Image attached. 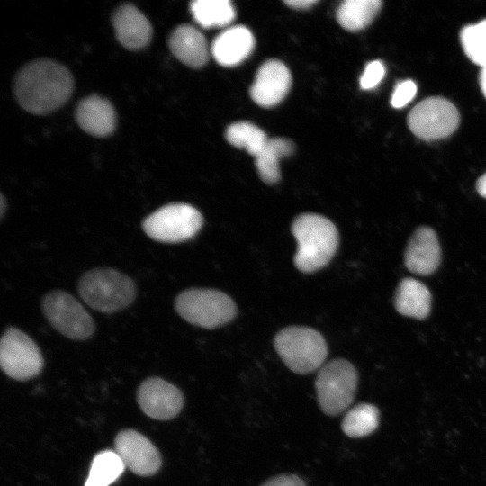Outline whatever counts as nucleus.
Segmentation results:
<instances>
[{"label":"nucleus","instance_id":"obj_26","mask_svg":"<svg viewBox=\"0 0 486 486\" xmlns=\"http://www.w3.org/2000/svg\"><path fill=\"white\" fill-rule=\"evenodd\" d=\"M461 42L466 56L482 68L486 66V19L464 27Z\"/></svg>","mask_w":486,"mask_h":486},{"label":"nucleus","instance_id":"obj_8","mask_svg":"<svg viewBox=\"0 0 486 486\" xmlns=\"http://www.w3.org/2000/svg\"><path fill=\"white\" fill-rule=\"evenodd\" d=\"M42 312L58 332L70 339L85 340L94 331L91 315L67 292L56 290L47 293L42 300Z\"/></svg>","mask_w":486,"mask_h":486},{"label":"nucleus","instance_id":"obj_7","mask_svg":"<svg viewBox=\"0 0 486 486\" xmlns=\"http://www.w3.org/2000/svg\"><path fill=\"white\" fill-rule=\"evenodd\" d=\"M202 216L194 206L182 203L164 205L144 219L142 228L152 239L179 243L194 237L202 226Z\"/></svg>","mask_w":486,"mask_h":486},{"label":"nucleus","instance_id":"obj_23","mask_svg":"<svg viewBox=\"0 0 486 486\" xmlns=\"http://www.w3.org/2000/svg\"><path fill=\"white\" fill-rule=\"evenodd\" d=\"M125 465L115 451L105 450L93 459L85 486H109L123 472Z\"/></svg>","mask_w":486,"mask_h":486},{"label":"nucleus","instance_id":"obj_24","mask_svg":"<svg viewBox=\"0 0 486 486\" xmlns=\"http://www.w3.org/2000/svg\"><path fill=\"white\" fill-rule=\"evenodd\" d=\"M379 418V410L375 406L361 403L346 414L341 428L350 437L366 436L377 428Z\"/></svg>","mask_w":486,"mask_h":486},{"label":"nucleus","instance_id":"obj_6","mask_svg":"<svg viewBox=\"0 0 486 486\" xmlns=\"http://www.w3.org/2000/svg\"><path fill=\"white\" fill-rule=\"evenodd\" d=\"M357 382V371L347 360L334 359L323 364L315 382L323 412L335 416L344 411L354 400Z\"/></svg>","mask_w":486,"mask_h":486},{"label":"nucleus","instance_id":"obj_28","mask_svg":"<svg viewBox=\"0 0 486 486\" xmlns=\"http://www.w3.org/2000/svg\"><path fill=\"white\" fill-rule=\"evenodd\" d=\"M416 93L417 86L413 81H402L396 86L391 104L394 108H401L414 98Z\"/></svg>","mask_w":486,"mask_h":486},{"label":"nucleus","instance_id":"obj_31","mask_svg":"<svg viewBox=\"0 0 486 486\" xmlns=\"http://www.w3.org/2000/svg\"><path fill=\"white\" fill-rule=\"evenodd\" d=\"M476 189L481 196L486 198V173L478 179Z\"/></svg>","mask_w":486,"mask_h":486},{"label":"nucleus","instance_id":"obj_12","mask_svg":"<svg viewBox=\"0 0 486 486\" xmlns=\"http://www.w3.org/2000/svg\"><path fill=\"white\" fill-rule=\"evenodd\" d=\"M115 452L125 467L140 476L156 473L161 466V456L156 446L136 430L121 431L115 438Z\"/></svg>","mask_w":486,"mask_h":486},{"label":"nucleus","instance_id":"obj_32","mask_svg":"<svg viewBox=\"0 0 486 486\" xmlns=\"http://www.w3.org/2000/svg\"><path fill=\"white\" fill-rule=\"evenodd\" d=\"M480 86L483 92V94L486 97V66L482 68V70L480 73Z\"/></svg>","mask_w":486,"mask_h":486},{"label":"nucleus","instance_id":"obj_30","mask_svg":"<svg viewBox=\"0 0 486 486\" xmlns=\"http://www.w3.org/2000/svg\"><path fill=\"white\" fill-rule=\"evenodd\" d=\"M318 1L316 0H287L284 1V3L297 10H305L310 8L313 4H315Z\"/></svg>","mask_w":486,"mask_h":486},{"label":"nucleus","instance_id":"obj_3","mask_svg":"<svg viewBox=\"0 0 486 486\" xmlns=\"http://www.w3.org/2000/svg\"><path fill=\"white\" fill-rule=\"evenodd\" d=\"M77 292L89 307L110 314L132 303L136 285L130 277L117 270L94 268L81 276Z\"/></svg>","mask_w":486,"mask_h":486},{"label":"nucleus","instance_id":"obj_18","mask_svg":"<svg viewBox=\"0 0 486 486\" xmlns=\"http://www.w3.org/2000/svg\"><path fill=\"white\" fill-rule=\"evenodd\" d=\"M76 119L83 130L103 137L111 134L116 125V114L112 104L98 95L81 100L76 110Z\"/></svg>","mask_w":486,"mask_h":486},{"label":"nucleus","instance_id":"obj_13","mask_svg":"<svg viewBox=\"0 0 486 486\" xmlns=\"http://www.w3.org/2000/svg\"><path fill=\"white\" fill-rule=\"evenodd\" d=\"M292 84L288 68L281 61L270 59L258 68L250 87V96L258 105L269 108L281 103Z\"/></svg>","mask_w":486,"mask_h":486},{"label":"nucleus","instance_id":"obj_5","mask_svg":"<svg viewBox=\"0 0 486 486\" xmlns=\"http://www.w3.org/2000/svg\"><path fill=\"white\" fill-rule=\"evenodd\" d=\"M177 313L189 323L213 328L230 321L237 313L233 300L226 293L212 289H188L175 301Z\"/></svg>","mask_w":486,"mask_h":486},{"label":"nucleus","instance_id":"obj_10","mask_svg":"<svg viewBox=\"0 0 486 486\" xmlns=\"http://www.w3.org/2000/svg\"><path fill=\"white\" fill-rule=\"evenodd\" d=\"M0 364L5 374L28 380L40 374L43 357L37 344L16 328H8L0 342Z\"/></svg>","mask_w":486,"mask_h":486},{"label":"nucleus","instance_id":"obj_25","mask_svg":"<svg viewBox=\"0 0 486 486\" xmlns=\"http://www.w3.org/2000/svg\"><path fill=\"white\" fill-rule=\"evenodd\" d=\"M225 138L232 146L244 149L254 157L269 140L259 127L248 122L230 124L226 130Z\"/></svg>","mask_w":486,"mask_h":486},{"label":"nucleus","instance_id":"obj_20","mask_svg":"<svg viewBox=\"0 0 486 486\" xmlns=\"http://www.w3.org/2000/svg\"><path fill=\"white\" fill-rule=\"evenodd\" d=\"M293 143L283 138L269 139L255 156V164L261 179L266 184H275L280 179V159L293 152Z\"/></svg>","mask_w":486,"mask_h":486},{"label":"nucleus","instance_id":"obj_27","mask_svg":"<svg viewBox=\"0 0 486 486\" xmlns=\"http://www.w3.org/2000/svg\"><path fill=\"white\" fill-rule=\"evenodd\" d=\"M385 74L383 64L379 60L368 63L360 78V86L364 90L374 88Z\"/></svg>","mask_w":486,"mask_h":486},{"label":"nucleus","instance_id":"obj_16","mask_svg":"<svg viewBox=\"0 0 486 486\" xmlns=\"http://www.w3.org/2000/svg\"><path fill=\"white\" fill-rule=\"evenodd\" d=\"M255 38L243 25L231 26L220 32L212 41L211 53L223 67L242 63L253 51Z\"/></svg>","mask_w":486,"mask_h":486},{"label":"nucleus","instance_id":"obj_14","mask_svg":"<svg viewBox=\"0 0 486 486\" xmlns=\"http://www.w3.org/2000/svg\"><path fill=\"white\" fill-rule=\"evenodd\" d=\"M441 261V248L434 230L422 226L410 237L404 254L407 268L418 274L434 273Z\"/></svg>","mask_w":486,"mask_h":486},{"label":"nucleus","instance_id":"obj_29","mask_svg":"<svg viewBox=\"0 0 486 486\" xmlns=\"http://www.w3.org/2000/svg\"><path fill=\"white\" fill-rule=\"evenodd\" d=\"M261 486H307L303 480L294 474H283L273 477Z\"/></svg>","mask_w":486,"mask_h":486},{"label":"nucleus","instance_id":"obj_2","mask_svg":"<svg viewBox=\"0 0 486 486\" xmlns=\"http://www.w3.org/2000/svg\"><path fill=\"white\" fill-rule=\"evenodd\" d=\"M291 230L297 241L294 264L300 271L311 273L328 265L339 242L338 230L329 220L303 213L293 220Z\"/></svg>","mask_w":486,"mask_h":486},{"label":"nucleus","instance_id":"obj_15","mask_svg":"<svg viewBox=\"0 0 486 486\" xmlns=\"http://www.w3.org/2000/svg\"><path fill=\"white\" fill-rule=\"evenodd\" d=\"M116 37L129 50L146 47L152 37V26L148 18L134 5H121L112 15Z\"/></svg>","mask_w":486,"mask_h":486},{"label":"nucleus","instance_id":"obj_1","mask_svg":"<svg viewBox=\"0 0 486 486\" xmlns=\"http://www.w3.org/2000/svg\"><path fill=\"white\" fill-rule=\"evenodd\" d=\"M69 70L51 59H37L25 65L14 79L19 104L33 114H46L63 105L73 91Z\"/></svg>","mask_w":486,"mask_h":486},{"label":"nucleus","instance_id":"obj_17","mask_svg":"<svg viewBox=\"0 0 486 486\" xmlns=\"http://www.w3.org/2000/svg\"><path fill=\"white\" fill-rule=\"evenodd\" d=\"M168 46L175 57L184 65L200 68L209 58V49L203 34L189 24L175 28L168 38Z\"/></svg>","mask_w":486,"mask_h":486},{"label":"nucleus","instance_id":"obj_19","mask_svg":"<svg viewBox=\"0 0 486 486\" xmlns=\"http://www.w3.org/2000/svg\"><path fill=\"white\" fill-rule=\"evenodd\" d=\"M394 305L400 314L422 320L430 312L431 293L421 282L404 278L396 289Z\"/></svg>","mask_w":486,"mask_h":486},{"label":"nucleus","instance_id":"obj_21","mask_svg":"<svg viewBox=\"0 0 486 486\" xmlns=\"http://www.w3.org/2000/svg\"><path fill=\"white\" fill-rule=\"evenodd\" d=\"M382 4L380 0H346L338 8V22L347 31L362 30L371 23Z\"/></svg>","mask_w":486,"mask_h":486},{"label":"nucleus","instance_id":"obj_11","mask_svg":"<svg viewBox=\"0 0 486 486\" xmlns=\"http://www.w3.org/2000/svg\"><path fill=\"white\" fill-rule=\"evenodd\" d=\"M137 398L142 411L159 420L175 418L184 406L181 391L158 377L145 380L138 389Z\"/></svg>","mask_w":486,"mask_h":486},{"label":"nucleus","instance_id":"obj_33","mask_svg":"<svg viewBox=\"0 0 486 486\" xmlns=\"http://www.w3.org/2000/svg\"><path fill=\"white\" fill-rule=\"evenodd\" d=\"M5 200L3 194H1V201H0V215L1 218L4 217V212H5Z\"/></svg>","mask_w":486,"mask_h":486},{"label":"nucleus","instance_id":"obj_4","mask_svg":"<svg viewBox=\"0 0 486 486\" xmlns=\"http://www.w3.org/2000/svg\"><path fill=\"white\" fill-rule=\"evenodd\" d=\"M274 347L289 369L308 374L321 367L328 356L322 335L308 327L291 326L277 333Z\"/></svg>","mask_w":486,"mask_h":486},{"label":"nucleus","instance_id":"obj_22","mask_svg":"<svg viewBox=\"0 0 486 486\" xmlns=\"http://www.w3.org/2000/svg\"><path fill=\"white\" fill-rule=\"evenodd\" d=\"M190 10L195 21L204 28L227 26L236 17L229 0H195L190 4Z\"/></svg>","mask_w":486,"mask_h":486},{"label":"nucleus","instance_id":"obj_9","mask_svg":"<svg viewBox=\"0 0 486 486\" xmlns=\"http://www.w3.org/2000/svg\"><path fill=\"white\" fill-rule=\"evenodd\" d=\"M459 122L456 107L440 96L422 100L412 108L407 118L411 132L427 141L450 136L458 128Z\"/></svg>","mask_w":486,"mask_h":486}]
</instances>
